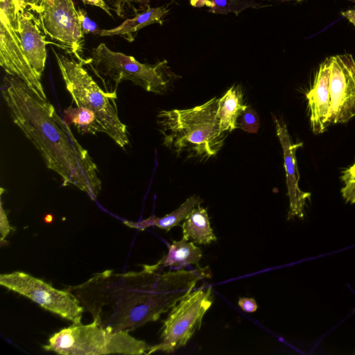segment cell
I'll use <instances>...</instances> for the list:
<instances>
[{
  "mask_svg": "<svg viewBox=\"0 0 355 355\" xmlns=\"http://www.w3.org/2000/svg\"><path fill=\"white\" fill-rule=\"evenodd\" d=\"M87 64L97 76L110 78L116 86L129 80L155 94L164 93L171 78L175 76L166 60L154 64L141 63L133 56L111 50L104 43L92 49Z\"/></svg>",
  "mask_w": 355,
  "mask_h": 355,
  "instance_id": "cell-6",
  "label": "cell"
},
{
  "mask_svg": "<svg viewBox=\"0 0 355 355\" xmlns=\"http://www.w3.org/2000/svg\"><path fill=\"white\" fill-rule=\"evenodd\" d=\"M238 304L243 311L248 313H253L258 309V305L254 298L240 297Z\"/></svg>",
  "mask_w": 355,
  "mask_h": 355,
  "instance_id": "cell-27",
  "label": "cell"
},
{
  "mask_svg": "<svg viewBox=\"0 0 355 355\" xmlns=\"http://www.w3.org/2000/svg\"><path fill=\"white\" fill-rule=\"evenodd\" d=\"M277 136L283 150L284 168L289 198L288 220L297 216L304 217V207L311 193L302 191L299 187L300 174L296 161V150L302 146V142L293 144L285 122L273 116Z\"/></svg>",
  "mask_w": 355,
  "mask_h": 355,
  "instance_id": "cell-12",
  "label": "cell"
},
{
  "mask_svg": "<svg viewBox=\"0 0 355 355\" xmlns=\"http://www.w3.org/2000/svg\"><path fill=\"white\" fill-rule=\"evenodd\" d=\"M211 6L208 11L214 14L227 15L234 13L238 15L248 8H261L270 6V0H210Z\"/></svg>",
  "mask_w": 355,
  "mask_h": 355,
  "instance_id": "cell-21",
  "label": "cell"
},
{
  "mask_svg": "<svg viewBox=\"0 0 355 355\" xmlns=\"http://www.w3.org/2000/svg\"><path fill=\"white\" fill-rule=\"evenodd\" d=\"M12 227L9 224L6 213L3 207L2 201L0 203V233H1V244L10 233Z\"/></svg>",
  "mask_w": 355,
  "mask_h": 355,
  "instance_id": "cell-26",
  "label": "cell"
},
{
  "mask_svg": "<svg viewBox=\"0 0 355 355\" xmlns=\"http://www.w3.org/2000/svg\"><path fill=\"white\" fill-rule=\"evenodd\" d=\"M151 346L127 332H111L94 322L73 323L53 334L43 346L62 355L148 354Z\"/></svg>",
  "mask_w": 355,
  "mask_h": 355,
  "instance_id": "cell-5",
  "label": "cell"
},
{
  "mask_svg": "<svg viewBox=\"0 0 355 355\" xmlns=\"http://www.w3.org/2000/svg\"><path fill=\"white\" fill-rule=\"evenodd\" d=\"M331 58H326L319 66L311 87L306 94L310 122L314 134L324 132L327 127L330 108L329 78Z\"/></svg>",
  "mask_w": 355,
  "mask_h": 355,
  "instance_id": "cell-14",
  "label": "cell"
},
{
  "mask_svg": "<svg viewBox=\"0 0 355 355\" xmlns=\"http://www.w3.org/2000/svg\"><path fill=\"white\" fill-rule=\"evenodd\" d=\"M202 257L201 249L193 241L189 242L182 237L180 241H173L168 246V253L153 266L157 270L162 266H170L178 270L188 265H195L196 268H200L199 261Z\"/></svg>",
  "mask_w": 355,
  "mask_h": 355,
  "instance_id": "cell-16",
  "label": "cell"
},
{
  "mask_svg": "<svg viewBox=\"0 0 355 355\" xmlns=\"http://www.w3.org/2000/svg\"><path fill=\"white\" fill-rule=\"evenodd\" d=\"M202 202V200L200 197L193 196L189 198L175 211L163 217L159 218L151 216L139 222L125 220L123 223L131 228L139 230H144L150 226H155L159 229L164 230L166 232H168L173 227L180 225V223L184 221L189 214L196 207H198Z\"/></svg>",
  "mask_w": 355,
  "mask_h": 355,
  "instance_id": "cell-18",
  "label": "cell"
},
{
  "mask_svg": "<svg viewBox=\"0 0 355 355\" xmlns=\"http://www.w3.org/2000/svg\"><path fill=\"white\" fill-rule=\"evenodd\" d=\"M67 90L76 107L94 111L101 125L117 145L124 148L129 144L127 126L118 115L116 92L101 89L85 69V64L73 57L52 49Z\"/></svg>",
  "mask_w": 355,
  "mask_h": 355,
  "instance_id": "cell-4",
  "label": "cell"
},
{
  "mask_svg": "<svg viewBox=\"0 0 355 355\" xmlns=\"http://www.w3.org/2000/svg\"><path fill=\"white\" fill-rule=\"evenodd\" d=\"M247 106L240 87L230 88L218 101L217 119L221 131L230 132L238 128V119Z\"/></svg>",
  "mask_w": 355,
  "mask_h": 355,
  "instance_id": "cell-17",
  "label": "cell"
},
{
  "mask_svg": "<svg viewBox=\"0 0 355 355\" xmlns=\"http://www.w3.org/2000/svg\"><path fill=\"white\" fill-rule=\"evenodd\" d=\"M177 1H180V0H171V3H175V2H176Z\"/></svg>",
  "mask_w": 355,
  "mask_h": 355,
  "instance_id": "cell-32",
  "label": "cell"
},
{
  "mask_svg": "<svg viewBox=\"0 0 355 355\" xmlns=\"http://www.w3.org/2000/svg\"><path fill=\"white\" fill-rule=\"evenodd\" d=\"M297 1H302V0H297Z\"/></svg>",
  "mask_w": 355,
  "mask_h": 355,
  "instance_id": "cell-35",
  "label": "cell"
},
{
  "mask_svg": "<svg viewBox=\"0 0 355 355\" xmlns=\"http://www.w3.org/2000/svg\"><path fill=\"white\" fill-rule=\"evenodd\" d=\"M330 58L328 126L346 123L355 116V59L351 54Z\"/></svg>",
  "mask_w": 355,
  "mask_h": 355,
  "instance_id": "cell-11",
  "label": "cell"
},
{
  "mask_svg": "<svg viewBox=\"0 0 355 355\" xmlns=\"http://www.w3.org/2000/svg\"><path fill=\"white\" fill-rule=\"evenodd\" d=\"M0 284L26 296L44 309L73 323H80L81 321L85 310L78 299L68 290H58L45 282L20 271L1 274Z\"/></svg>",
  "mask_w": 355,
  "mask_h": 355,
  "instance_id": "cell-9",
  "label": "cell"
},
{
  "mask_svg": "<svg viewBox=\"0 0 355 355\" xmlns=\"http://www.w3.org/2000/svg\"><path fill=\"white\" fill-rule=\"evenodd\" d=\"M15 6V12L17 14L21 10H29L34 11L37 6L35 0H12Z\"/></svg>",
  "mask_w": 355,
  "mask_h": 355,
  "instance_id": "cell-28",
  "label": "cell"
},
{
  "mask_svg": "<svg viewBox=\"0 0 355 355\" xmlns=\"http://www.w3.org/2000/svg\"><path fill=\"white\" fill-rule=\"evenodd\" d=\"M340 179L345 184L340 190L343 198L346 202L355 203V162L342 171Z\"/></svg>",
  "mask_w": 355,
  "mask_h": 355,
  "instance_id": "cell-23",
  "label": "cell"
},
{
  "mask_svg": "<svg viewBox=\"0 0 355 355\" xmlns=\"http://www.w3.org/2000/svg\"><path fill=\"white\" fill-rule=\"evenodd\" d=\"M33 12L44 34L50 39L48 44L85 65L88 64L89 59L82 56L85 35L72 0H40Z\"/></svg>",
  "mask_w": 355,
  "mask_h": 355,
  "instance_id": "cell-8",
  "label": "cell"
},
{
  "mask_svg": "<svg viewBox=\"0 0 355 355\" xmlns=\"http://www.w3.org/2000/svg\"><path fill=\"white\" fill-rule=\"evenodd\" d=\"M347 1H349L355 3V0H347Z\"/></svg>",
  "mask_w": 355,
  "mask_h": 355,
  "instance_id": "cell-33",
  "label": "cell"
},
{
  "mask_svg": "<svg viewBox=\"0 0 355 355\" xmlns=\"http://www.w3.org/2000/svg\"><path fill=\"white\" fill-rule=\"evenodd\" d=\"M84 5H90L96 6L102 9L105 13L110 17H112V14L110 11L111 8L106 3L105 0H81Z\"/></svg>",
  "mask_w": 355,
  "mask_h": 355,
  "instance_id": "cell-29",
  "label": "cell"
},
{
  "mask_svg": "<svg viewBox=\"0 0 355 355\" xmlns=\"http://www.w3.org/2000/svg\"><path fill=\"white\" fill-rule=\"evenodd\" d=\"M35 1H36V3H37H37L40 1V0H35Z\"/></svg>",
  "mask_w": 355,
  "mask_h": 355,
  "instance_id": "cell-34",
  "label": "cell"
},
{
  "mask_svg": "<svg viewBox=\"0 0 355 355\" xmlns=\"http://www.w3.org/2000/svg\"><path fill=\"white\" fill-rule=\"evenodd\" d=\"M238 125L245 132L256 133L259 128V117L257 112L250 106L241 113Z\"/></svg>",
  "mask_w": 355,
  "mask_h": 355,
  "instance_id": "cell-24",
  "label": "cell"
},
{
  "mask_svg": "<svg viewBox=\"0 0 355 355\" xmlns=\"http://www.w3.org/2000/svg\"><path fill=\"white\" fill-rule=\"evenodd\" d=\"M168 6L148 7L131 18L125 19L119 26L110 29H100L99 36H120L128 42H132L137 33L143 28L153 24H163L164 17L168 13Z\"/></svg>",
  "mask_w": 355,
  "mask_h": 355,
  "instance_id": "cell-15",
  "label": "cell"
},
{
  "mask_svg": "<svg viewBox=\"0 0 355 355\" xmlns=\"http://www.w3.org/2000/svg\"><path fill=\"white\" fill-rule=\"evenodd\" d=\"M0 65L7 74L17 77L47 99L42 81L26 60L17 33V17L12 0H0Z\"/></svg>",
  "mask_w": 355,
  "mask_h": 355,
  "instance_id": "cell-10",
  "label": "cell"
},
{
  "mask_svg": "<svg viewBox=\"0 0 355 355\" xmlns=\"http://www.w3.org/2000/svg\"><path fill=\"white\" fill-rule=\"evenodd\" d=\"M183 237L198 245H208L217 241L210 225L207 209L200 205L196 207L181 225Z\"/></svg>",
  "mask_w": 355,
  "mask_h": 355,
  "instance_id": "cell-19",
  "label": "cell"
},
{
  "mask_svg": "<svg viewBox=\"0 0 355 355\" xmlns=\"http://www.w3.org/2000/svg\"><path fill=\"white\" fill-rule=\"evenodd\" d=\"M64 117L81 134L104 132V128L99 123L94 111L85 107H68L64 112Z\"/></svg>",
  "mask_w": 355,
  "mask_h": 355,
  "instance_id": "cell-20",
  "label": "cell"
},
{
  "mask_svg": "<svg viewBox=\"0 0 355 355\" xmlns=\"http://www.w3.org/2000/svg\"><path fill=\"white\" fill-rule=\"evenodd\" d=\"M77 12L83 33L84 35H98L99 31L98 26L94 21L88 17L86 10L83 8H78Z\"/></svg>",
  "mask_w": 355,
  "mask_h": 355,
  "instance_id": "cell-25",
  "label": "cell"
},
{
  "mask_svg": "<svg viewBox=\"0 0 355 355\" xmlns=\"http://www.w3.org/2000/svg\"><path fill=\"white\" fill-rule=\"evenodd\" d=\"M17 33L24 55L37 78L42 76L46 60V40L37 17L29 10L17 12Z\"/></svg>",
  "mask_w": 355,
  "mask_h": 355,
  "instance_id": "cell-13",
  "label": "cell"
},
{
  "mask_svg": "<svg viewBox=\"0 0 355 355\" xmlns=\"http://www.w3.org/2000/svg\"><path fill=\"white\" fill-rule=\"evenodd\" d=\"M218 101L213 98L192 108L160 111L157 124L164 145L186 158L216 155L227 137L217 119Z\"/></svg>",
  "mask_w": 355,
  "mask_h": 355,
  "instance_id": "cell-3",
  "label": "cell"
},
{
  "mask_svg": "<svg viewBox=\"0 0 355 355\" xmlns=\"http://www.w3.org/2000/svg\"><path fill=\"white\" fill-rule=\"evenodd\" d=\"M214 301L211 287H200L190 292L171 310L164 321L162 341L151 346L148 354L155 352L172 353L186 345L200 329L202 318Z\"/></svg>",
  "mask_w": 355,
  "mask_h": 355,
  "instance_id": "cell-7",
  "label": "cell"
},
{
  "mask_svg": "<svg viewBox=\"0 0 355 355\" xmlns=\"http://www.w3.org/2000/svg\"><path fill=\"white\" fill-rule=\"evenodd\" d=\"M341 15L355 26V9L343 11Z\"/></svg>",
  "mask_w": 355,
  "mask_h": 355,
  "instance_id": "cell-31",
  "label": "cell"
},
{
  "mask_svg": "<svg viewBox=\"0 0 355 355\" xmlns=\"http://www.w3.org/2000/svg\"><path fill=\"white\" fill-rule=\"evenodd\" d=\"M157 270L153 265H144L139 272L105 270L67 290L96 324L111 332L128 333L157 320L191 292L198 281L211 277L209 266Z\"/></svg>",
  "mask_w": 355,
  "mask_h": 355,
  "instance_id": "cell-1",
  "label": "cell"
},
{
  "mask_svg": "<svg viewBox=\"0 0 355 355\" xmlns=\"http://www.w3.org/2000/svg\"><path fill=\"white\" fill-rule=\"evenodd\" d=\"M1 94L14 123L32 143L62 185L73 186L94 200L101 190L99 171L54 106L17 77H3Z\"/></svg>",
  "mask_w": 355,
  "mask_h": 355,
  "instance_id": "cell-2",
  "label": "cell"
},
{
  "mask_svg": "<svg viewBox=\"0 0 355 355\" xmlns=\"http://www.w3.org/2000/svg\"><path fill=\"white\" fill-rule=\"evenodd\" d=\"M189 2L191 6L194 8H202L204 6L210 8L212 5L210 0H190Z\"/></svg>",
  "mask_w": 355,
  "mask_h": 355,
  "instance_id": "cell-30",
  "label": "cell"
},
{
  "mask_svg": "<svg viewBox=\"0 0 355 355\" xmlns=\"http://www.w3.org/2000/svg\"><path fill=\"white\" fill-rule=\"evenodd\" d=\"M110 8L119 18L133 17L150 7L151 0H107Z\"/></svg>",
  "mask_w": 355,
  "mask_h": 355,
  "instance_id": "cell-22",
  "label": "cell"
}]
</instances>
